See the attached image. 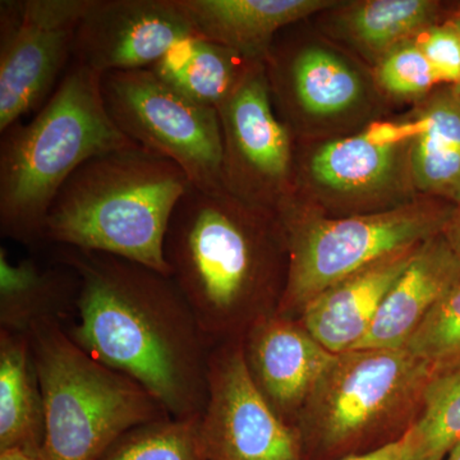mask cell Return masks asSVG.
I'll list each match as a JSON object with an SVG mask.
<instances>
[{
	"mask_svg": "<svg viewBox=\"0 0 460 460\" xmlns=\"http://www.w3.org/2000/svg\"><path fill=\"white\" fill-rule=\"evenodd\" d=\"M80 278L69 337L102 365L137 381L172 419L201 417L210 345L169 275L108 253L59 247Z\"/></svg>",
	"mask_w": 460,
	"mask_h": 460,
	"instance_id": "1",
	"label": "cell"
},
{
	"mask_svg": "<svg viewBox=\"0 0 460 460\" xmlns=\"http://www.w3.org/2000/svg\"><path fill=\"white\" fill-rule=\"evenodd\" d=\"M279 230L263 206L224 190L190 186L175 208L165 261L210 348L243 339L256 321L277 314Z\"/></svg>",
	"mask_w": 460,
	"mask_h": 460,
	"instance_id": "2",
	"label": "cell"
},
{
	"mask_svg": "<svg viewBox=\"0 0 460 460\" xmlns=\"http://www.w3.org/2000/svg\"><path fill=\"white\" fill-rule=\"evenodd\" d=\"M190 186L180 165L137 145L93 157L54 199L42 242L122 257L169 275L165 235Z\"/></svg>",
	"mask_w": 460,
	"mask_h": 460,
	"instance_id": "3",
	"label": "cell"
},
{
	"mask_svg": "<svg viewBox=\"0 0 460 460\" xmlns=\"http://www.w3.org/2000/svg\"><path fill=\"white\" fill-rule=\"evenodd\" d=\"M100 81L102 75L74 63L30 122L2 132L3 237L40 243L45 217L71 175L93 157L136 146L109 117Z\"/></svg>",
	"mask_w": 460,
	"mask_h": 460,
	"instance_id": "4",
	"label": "cell"
},
{
	"mask_svg": "<svg viewBox=\"0 0 460 460\" xmlns=\"http://www.w3.org/2000/svg\"><path fill=\"white\" fill-rule=\"evenodd\" d=\"M44 402L42 460H99L133 428L171 417L137 381L84 352L50 320L30 332Z\"/></svg>",
	"mask_w": 460,
	"mask_h": 460,
	"instance_id": "5",
	"label": "cell"
},
{
	"mask_svg": "<svg viewBox=\"0 0 460 460\" xmlns=\"http://www.w3.org/2000/svg\"><path fill=\"white\" fill-rule=\"evenodd\" d=\"M435 375L405 348L335 354L296 428L305 452L359 454L384 436L413 426Z\"/></svg>",
	"mask_w": 460,
	"mask_h": 460,
	"instance_id": "6",
	"label": "cell"
},
{
	"mask_svg": "<svg viewBox=\"0 0 460 460\" xmlns=\"http://www.w3.org/2000/svg\"><path fill=\"white\" fill-rule=\"evenodd\" d=\"M454 208L428 199L343 219H288L287 280L277 314L292 319L332 284L441 234Z\"/></svg>",
	"mask_w": 460,
	"mask_h": 460,
	"instance_id": "7",
	"label": "cell"
},
{
	"mask_svg": "<svg viewBox=\"0 0 460 460\" xmlns=\"http://www.w3.org/2000/svg\"><path fill=\"white\" fill-rule=\"evenodd\" d=\"M100 87L109 117L128 140L180 165L196 189L223 190L217 109L187 98L150 68L109 72Z\"/></svg>",
	"mask_w": 460,
	"mask_h": 460,
	"instance_id": "8",
	"label": "cell"
},
{
	"mask_svg": "<svg viewBox=\"0 0 460 460\" xmlns=\"http://www.w3.org/2000/svg\"><path fill=\"white\" fill-rule=\"evenodd\" d=\"M91 0L0 2V133L40 111L74 59L75 30Z\"/></svg>",
	"mask_w": 460,
	"mask_h": 460,
	"instance_id": "9",
	"label": "cell"
},
{
	"mask_svg": "<svg viewBox=\"0 0 460 460\" xmlns=\"http://www.w3.org/2000/svg\"><path fill=\"white\" fill-rule=\"evenodd\" d=\"M199 438L206 460H305L298 429L275 413L251 376L242 339L210 348Z\"/></svg>",
	"mask_w": 460,
	"mask_h": 460,
	"instance_id": "10",
	"label": "cell"
},
{
	"mask_svg": "<svg viewBox=\"0 0 460 460\" xmlns=\"http://www.w3.org/2000/svg\"><path fill=\"white\" fill-rule=\"evenodd\" d=\"M222 129L223 190L250 204H274L289 178L292 142L275 117L265 63H255L217 109Z\"/></svg>",
	"mask_w": 460,
	"mask_h": 460,
	"instance_id": "11",
	"label": "cell"
},
{
	"mask_svg": "<svg viewBox=\"0 0 460 460\" xmlns=\"http://www.w3.org/2000/svg\"><path fill=\"white\" fill-rule=\"evenodd\" d=\"M193 36L175 0H91L75 30L72 60L99 75L150 68Z\"/></svg>",
	"mask_w": 460,
	"mask_h": 460,
	"instance_id": "12",
	"label": "cell"
},
{
	"mask_svg": "<svg viewBox=\"0 0 460 460\" xmlns=\"http://www.w3.org/2000/svg\"><path fill=\"white\" fill-rule=\"evenodd\" d=\"M242 343L248 371L263 398L281 420L296 428L335 354L299 321L278 314L256 321Z\"/></svg>",
	"mask_w": 460,
	"mask_h": 460,
	"instance_id": "13",
	"label": "cell"
},
{
	"mask_svg": "<svg viewBox=\"0 0 460 460\" xmlns=\"http://www.w3.org/2000/svg\"><path fill=\"white\" fill-rule=\"evenodd\" d=\"M420 244L384 257L332 284L305 305L299 323L329 352L356 349Z\"/></svg>",
	"mask_w": 460,
	"mask_h": 460,
	"instance_id": "14",
	"label": "cell"
},
{
	"mask_svg": "<svg viewBox=\"0 0 460 460\" xmlns=\"http://www.w3.org/2000/svg\"><path fill=\"white\" fill-rule=\"evenodd\" d=\"M199 38L265 63L280 30L332 7L326 0H175Z\"/></svg>",
	"mask_w": 460,
	"mask_h": 460,
	"instance_id": "15",
	"label": "cell"
},
{
	"mask_svg": "<svg viewBox=\"0 0 460 460\" xmlns=\"http://www.w3.org/2000/svg\"><path fill=\"white\" fill-rule=\"evenodd\" d=\"M460 274V261L443 234L423 242L356 349L402 348Z\"/></svg>",
	"mask_w": 460,
	"mask_h": 460,
	"instance_id": "16",
	"label": "cell"
},
{
	"mask_svg": "<svg viewBox=\"0 0 460 460\" xmlns=\"http://www.w3.org/2000/svg\"><path fill=\"white\" fill-rule=\"evenodd\" d=\"M42 268L25 259L12 261L0 248V329L29 335L39 323L56 320L66 323L75 314L80 278L65 263Z\"/></svg>",
	"mask_w": 460,
	"mask_h": 460,
	"instance_id": "17",
	"label": "cell"
},
{
	"mask_svg": "<svg viewBox=\"0 0 460 460\" xmlns=\"http://www.w3.org/2000/svg\"><path fill=\"white\" fill-rule=\"evenodd\" d=\"M411 172L420 192L460 205V90L432 93L413 122Z\"/></svg>",
	"mask_w": 460,
	"mask_h": 460,
	"instance_id": "18",
	"label": "cell"
},
{
	"mask_svg": "<svg viewBox=\"0 0 460 460\" xmlns=\"http://www.w3.org/2000/svg\"><path fill=\"white\" fill-rule=\"evenodd\" d=\"M44 402L29 335L0 329V452L41 454Z\"/></svg>",
	"mask_w": 460,
	"mask_h": 460,
	"instance_id": "19",
	"label": "cell"
},
{
	"mask_svg": "<svg viewBox=\"0 0 460 460\" xmlns=\"http://www.w3.org/2000/svg\"><path fill=\"white\" fill-rule=\"evenodd\" d=\"M408 137V124H384L362 135L329 142L311 159V175L321 186L337 192L377 189L392 177L399 142Z\"/></svg>",
	"mask_w": 460,
	"mask_h": 460,
	"instance_id": "20",
	"label": "cell"
},
{
	"mask_svg": "<svg viewBox=\"0 0 460 460\" xmlns=\"http://www.w3.org/2000/svg\"><path fill=\"white\" fill-rule=\"evenodd\" d=\"M255 63L261 62H251L224 45L193 36L175 44L150 69L187 98L217 109Z\"/></svg>",
	"mask_w": 460,
	"mask_h": 460,
	"instance_id": "21",
	"label": "cell"
},
{
	"mask_svg": "<svg viewBox=\"0 0 460 460\" xmlns=\"http://www.w3.org/2000/svg\"><path fill=\"white\" fill-rule=\"evenodd\" d=\"M290 100L308 114L343 113L358 102V75L335 54L321 48H305L287 63Z\"/></svg>",
	"mask_w": 460,
	"mask_h": 460,
	"instance_id": "22",
	"label": "cell"
},
{
	"mask_svg": "<svg viewBox=\"0 0 460 460\" xmlns=\"http://www.w3.org/2000/svg\"><path fill=\"white\" fill-rule=\"evenodd\" d=\"M440 3L431 0H370L345 17L350 36L371 51H387L408 36L434 25Z\"/></svg>",
	"mask_w": 460,
	"mask_h": 460,
	"instance_id": "23",
	"label": "cell"
},
{
	"mask_svg": "<svg viewBox=\"0 0 460 460\" xmlns=\"http://www.w3.org/2000/svg\"><path fill=\"white\" fill-rule=\"evenodd\" d=\"M99 460H206L199 417L144 423L115 440Z\"/></svg>",
	"mask_w": 460,
	"mask_h": 460,
	"instance_id": "24",
	"label": "cell"
},
{
	"mask_svg": "<svg viewBox=\"0 0 460 460\" xmlns=\"http://www.w3.org/2000/svg\"><path fill=\"white\" fill-rule=\"evenodd\" d=\"M414 460H443L460 440V370L429 384L410 429Z\"/></svg>",
	"mask_w": 460,
	"mask_h": 460,
	"instance_id": "25",
	"label": "cell"
},
{
	"mask_svg": "<svg viewBox=\"0 0 460 460\" xmlns=\"http://www.w3.org/2000/svg\"><path fill=\"white\" fill-rule=\"evenodd\" d=\"M435 378L460 370V274L404 345Z\"/></svg>",
	"mask_w": 460,
	"mask_h": 460,
	"instance_id": "26",
	"label": "cell"
},
{
	"mask_svg": "<svg viewBox=\"0 0 460 460\" xmlns=\"http://www.w3.org/2000/svg\"><path fill=\"white\" fill-rule=\"evenodd\" d=\"M381 86L396 96L425 95L440 84L419 44L404 42L386 53L377 68Z\"/></svg>",
	"mask_w": 460,
	"mask_h": 460,
	"instance_id": "27",
	"label": "cell"
},
{
	"mask_svg": "<svg viewBox=\"0 0 460 460\" xmlns=\"http://www.w3.org/2000/svg\"><path fill=\"white\" fill-rule=\"evenodd\" d=\"M438 83L460 86V31L453 21L432 25L423 31L419 42Z\"/></svg>",
	"mask_w": 460,
	"mask_h": 460,
	"instance_id": "28",
	"label": "cell"
},
{
	"mask_svg": "<svg viewBox=\"0 0 460 460\" xmlns=\"http://www.w3.org/2000/svg\"><path fill=\"white\" fill-rule=\"evenodd\" d=\"M338 460H414L413 445L410 429L401 438L381 445L375 449L367 450L353 456H344Z\"/></svg>",
	"mask_w": 460,
	"mask_h": 460,
	"instance_id": "29",
	"label": "cell"
},
{
	"mask_svg": "<svg viewBox=\"0 0 460 460\" xmlns=\"http://www.w3.org/2000/svg\"><path fill=\"white\" fill-rule=\"evenodd\" d=\"M441 234L460 261V205L454 208Z\"/></svg>",
	"mask_w": 460,
	"mask_h": 460,
	"instance_id": "30",
	"label": "cell"
},
{
	"mask_svg": "<svg viewBox=\"0 0 460 460\" xmlns=\"http://www.w3.org/2000/svg\"><path fill=\"white\" fill-rule=\"evenodd\" d=\"M0 460H42L41 454L22 449H8L0 452Z\"/></svg>",
	"mask_w": 460,
	"mask_h": 460,
	"instance_id": "31",
	"label": "cell"
},
{
	"mask_svg": "<svg viewBox=\"0 0 460 460\" xmlns=\"http://www.w3.org/2000/svg\"><path fill=\"white\" fill-rule=\"evenodd\" d=\"M443 460H460V440L454 445L452 450L447 454Z\"/></svg>",
	"mask_w": 460,
	"mask_h": 460,
	"instance_id": "32",
	"label": "cell"
},
{
	"mask_svg": "<svg viewBox=\"0 0 460 460\" xmlns=\"http://www.w3.org/2000/svg\"><path fill=\"white\" fill-rule=\"evenodd\" d=\"M449 18L450 20L453 21L454 25L458 27V30L460 31V9L456 8V11L454 12L452 16H450ZM458 89L460 90V86L458 87Z\"/></svg>",
	"mask_w": 460,
	"mask_h": 460,
	"instance_id": "33",
	"label": "cell"
},
{
	"mask_svg": "<svg viewBox=\"0 0 460 460\" xmlns=\"http://www.w3.org/2000/svg\"><path fill=\"white\" fill-rule=\"evenodd\" d=\"M456 8L460 9V3H459V5H458V7H456Z\"/></svg>",
	"mask_w": 460,
	"mask_h": 460,
	"instance_id": "34",
	"label": "cell"
}]
</instances>
